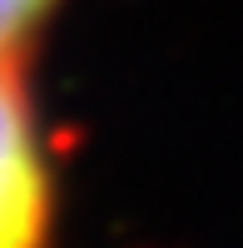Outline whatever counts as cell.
Instances as JSON below:
<instances>
[{
  "mask_svg": "<svg viewBox=\"0 0 243 248\" xmlns=\"http://www.w3.org/2000/svg\"><path fill=\"white\" fill-rule=\"evenodd\" d=\"M50 174L30 119V99L0 60V248H45Z\"/></svg>",
  "mask_w": 243,
  "mask_h": 248,
  "instance_id": "cell-1",
  "label": "cell"
},
{
  "mask_svg": "<svg viewBox=\"0 0 243 248\" xmlns=\"http://www.w3.org/2000/svg\"><path fill=\"white\" fill-rule=\"evenodd\" d=\"M55 5L60 0H0V60H10L20 45H25Z\"/></svg>",
  "mask_w": 243,
  "mask_h": 248,
  "instance_id": "cell-2",
  "label": "cell"
}]
</instances>
